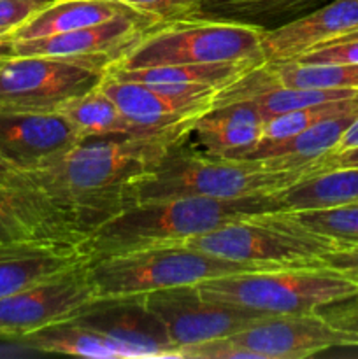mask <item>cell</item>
<instances>
[{"label":"cell","mask_w":358,"mask_h":359,"mask_svg":"<svg viewBox=\"0 0 358 359\" xmlns=\"http://www.w3.org/2000/svg\"><path fill=\"white\" fill-rule=\"evenodd\" d=\"M185 137L81 140L62 156L25 175L88 235L109 217L137 203V186L157 170L168 147Z\"/></svg>","instance_id":"1"},{"label":"cell","mask_w":358,"mask_h":359,"mask_svg":"<svg viewBox=\"0 0 358 359\" xmlns=\"http://www.w3.org/2000/svg\"><path fill=\"white\" fill-rule=\"evenodd\" d=\"M274 210H283L276 193L244 198L146 200L126 207L91 230L79 249L88 259H102L140 249L181 245L234 221Z\"/></svg>","instance_id":"2"},{"label":"cell","mask_w":358,"mask_h":359,"mask_svg":"<svg viewBox=\"0 0 358 359\" xmlns=\"http://www.w3.org/2000/svg\"><path fill=\"white\" fill-rule=\"evenodd\" d=\"M185 139L172 144L157 170L137 186V202L178 196L244 198L274 195L319 172V167L272 168L260 160L199 154L185 147Z\"/></svg>","instance_id":"3"},{"label":"cell","mask_w":358,"mask_h":359,"mask_svg":"<svg viewBox=\"0 0 358 359\" xmlns=\"http://www.w3.org/2000/svg\"><path fill=\"white\" fill-rule=\"evenodd\" d=\"M88 273L98 298L147 294L195 286L214 277L281 269L269 263L234 262L190 245H161L102 259H88Z\"/></svg>","instance_id":"4"},{"label":"cell","mask_w":358,"mask_h":359,"mask_svg":"<svg viewBox=\"0 0 358 359\" xmlns=\"http://www.w3.org/2000/svg\"><path fill=\"white\" fill-rule=\"evenodd\" d=\"M265 28L211 18H188L150 28L109 70H137L188 63L265 62Z\"/></svg>","instance_id":"5"},{"label":"cell","mask_w":358,"mask_h":359,"mask_svg":"<svg viewBox=\"0 0 358 359\" xmlns=\"http://www.w3.org/2000/svg\"><path fill=\"white\" fill-rule=\"evenodd\" d=\"M197 286L207 297L270 316L312 314L358 293L351 280L321 265L232 273Z\"/></svg>","instance_id":"6"},{"label":"cell","mask_w":358,"mask_h":359,"mask_svg":"<svg viewBox=\"0 0 358 359\" xmlns=\"http://www.w3.org/2000/svg\"><path fill=\"white\" fill-rule=\"evenodd\" d=\"M183 245L234 262L279 266H318L323 255L343 248L332 238L304 226L290 210L253 214L190 238Z\"/></svg>","instance_id":"7"},{"label":"cell","mask_w":358,"mask_h":359,"mask_svg":"<svg viewBox=\"0 0 358 359\" xmlns=\"http://www.w3.org/2000/svg\"><path fill=\"white\" fill-rule=\"evenodd\" d=\"M111 56H9L0 65V107L60 112L100 88Z\"/></svg>","instance_id":"8"},{"label":"cell","mask_w":358,"mask_h":359,"mask_svg":"<svg viewBox=\"0 0 358 359\" xmlns=\"http://www.w3.org/2000/svg\"><path fill=\"white\" fill-rule=\"evenodd\" d=\"M86 262L0 298V337L20 340L77 318L93 305L98 297Z\"/></svg>","instance_id":"9"},{"label":"cell","mask_w":358,"mask_h":359,"mask_svg":"<svg viewBox=\"0 0 358 359\" xmlns=\"http://www.w3.org/2000/svg\"><path fill=\"white\" fill-rule=\"evenodd\" d=\"M144 304L164 323L178 354L197 344L235 335L270 316L207 297L197 284L147 293Z\"/></svg>","instance_id":"10"},{"label":"cell","mask_w":358,"mask_h":359,"mask_svg":"<svg viewBox=\"0 0 358 359\" xmlns=\"http://www.w3.org/2000/svg\"><path fill=\"white\" fill-rule=\"evenodd\" d=\"M100 90L111 98L123 116L150 133L188 135L192 125L213 109L220 90L147 84L107 74Z\"/></svg>","instance_id":"11"},{"label":"cell","mask_w":358,"mask_h":359,"mask_svg":"<svg viewBox=\"0 0 358 359\" xmlns=\"http://www.w3.org/2000/svg\"><path fill=\"white\" fill-rule=\"evenodd\" d=\"M86 233L27 175L0 186V245L20 242L79 245Z\"/></svg>","instance_id":"12"},{"label":"cell","mask_w":358,"mask_h":359,"mask_svg":"<svg viewBox=\"0 0 358 359\" xmlns=\"http://www.w3.org/2000/svg\"><path fill=\"white\" fill-rule=\"evenodd\" d=\"M227 339L246 359H304L344 347L339 333L318 312L267 316Z\"/></svg>","instance_id":"13"},{"label":"cell","mask_w":358,"mask_h":359,"mask_svg":"<svg viewBox=\"0 0 358 359\" xmlns=\"http://www.w3.org/2000/svg\"><path fill=\"white\" fill-rule=\"evenodd\" d=\"M81 140L62 112L0 107V156L23 174L44 167Z\"/></svg>","instance_id":"14"},{"label":"cell","mask_w":358,"mask_h":359,"mask_svg":"<svg viewBox=\"0 0 358 359\" xmlns=\"http://www.w3.org/2000/svg\"><path fill=\"white\" fill-rule=\"evenodd\" d=\"M74 319L119 344L128 359L179 358L164 323L144 304V294L98 298Z\"/></svg>","instance_id":"15"},{"label":"cell","mask_w":358,"mask_h":359,"mask_svg":"<svg viewBox=\"0 0 358 359\" xmlns=\"http://www.w3.org/2000/svg\"><path fill=\"white\" fill-rule=\"evenodd\" d=\"M157 25L160 23L140 13L119 14L104 23L79 30L13 41V56H111L116 63L150 28Z\"/></svg>","instance_id":"16"},{"label":"cell","mask_w":358,"mask_h":359,"mask_svg":"<svg viewBox=\"0 0 358 359\" xmlns=\"http://www.w3.org/2000/svg\"><path fill=\"white\" fill-rule=\"evenodd\" d=\"M358 28V0H330L262 34L267 63L293 62L318 46Z\"/></svg>","instance_id":"17"},{"label":"cell","mask_w":358,"mask_h":359,"mask_svg":"<svg viewBox=\"0 0 358 359\" xmlns=\"http://www.w3.org/2000/svg\"><path fill=\"white\" fill-rule=\"evenodd\" d=\"M262 114L251 100H239L207 111L192 125L190 135L207 154L239 158L263 137Z\"/></svg>","instance_id":"18"},{"label":"cell","mask_w":358,"mask_h":359,"mask_svg":"<svg viewBox=\"0 0 358 359\" xmlns=\"http://www.w3.org/2000/svg\"><path fill=\"white\" fill-rule=\"evenodd\" d=\"M358 112L323 119L311 128L281 140L262 139L255 147L239 158L260 160L272 168L319 167L323 156L336 151L344 132L350 128ZM321 172V167H319Z\"/></svg>","instance_id":"19"},{"label":"cell","mask_w":358,"mask_h":359,"mask_svg":"<svg viewBox=\"0 0 358 359\" xmlns=\"http://www.w3.org/2000/svg\"><path fill=\"white\" fill-rule=\"evenodd\" d=\"M79 245L20 242L0 245V298L86 262Z\"/></svg>","instance_id":"20"},{"label":"cell","mask_w":358,"mask_h":359,"mask_svg":"<svg viewBox=\"0 0 358 359\" xmlns=\"http://www.w3.org/2000/svg\"><path fill=\"white\" fill-rule=\"evenodd\" d=\"M139 11L118 2V0H56L51 6L32 16L27 23L11 34L13 41L49 37L79 30L91 25L104 23L119 14H132Z\"/></svg>","instance_id":"21"},{"label":"cell","mask_w":358,"mask_h":359,"mask_svg":"<svg viewBox=\"0 0 358 359\" xmlns=\"http://www.w3.org/2000/svg\"><path fill=\"white\" fill-rule=\"evenodd\" d=\"M262 63L265 62L246 60V62L188 63V65L150 67V69L137 70H109L107 74L147 84H174V86L202 88V90H223L237 83Z\"/></svg>","instance_id":"22"},{"label":"cell","mask_w":358,"mask_h":359,"mask_svg":"<svg viewBox=\"0 0 358 359\" xmlns=\"http://www.w3.org/2000/svg\"><path fill=\"white\" fill-rule=\"evenodd\" d=\"M276 198L291 212L358 203V167L316 172L276 193Z\"/></svg>","instance_id":"23"},{"label":"cell","mask_w":358,"mask_h":359,"mask_svg":"<svg viewBox=\"0 0 358 359\" xmlns=\"http://www.w3.org/2000/svg\"><path fill=\"white\" fill-rule=\"evenodd\" d=\"M60 112L72 123L83 140L111 139V137H185L181 133H150L139 128L121 114L114 102L100 88L72 100Z\"/></svg>","instance_id":"24"},{"label":"cell","mask_w":358,"mask_h":359,"mask_svg":"<svg viewBox=\"0 0 358 359\" xmlns=\"http://www.w3.org/2000/svg\"><path fill=\"white\" fill-rule=\"evenodd\" d=\"M20 340L27 347L41 353L72 354L93 359H128V354L119 344L88 328L77 319L56 323Z\"/></svg>","instance_id":"25"},{"label":"cell","mask_w":358,"mask_h":359,"mask_svg":"<svg viewBox=\"0 0 358 359\" xmlns=\"http://www.w3.org/2000/svg\"><path fill=\"white\" fill-rule=\"evenodd\" d=\"M330 0H207L197 18L256 25L286 23Z\"/></svg>","instance_id":"26"},{"label":"cell","mask_w":358,"mask_h":359,"mask_svg":"<svg viewBox=\"0 0 358 359\" xmlns=\"http://www.w3.org/2000/svg\"><path fill=\"white\" fill-rule=\"evenodd\" d=\"M274 84L284 88H347L358 90V63H267Z\"/></svg>","instance_id":"27"},{"label":"cell","mask_w":358,"mask_h":359,"mask_svg":"<svg viewBox=\"0 0 358 359\" xmlns=\"http://www.w3.org/2000/svg\"><path fill=\"white\" fill-rule=\"evenodd\" d=\"M358 112V97L344 98V100L326 102V104L311 105V107L295 109V111L283 112L279 116H274L263 126V137L267 140H281L288 139L291 135L304 132L311 128L316 123L337 116L353 114Z\"/></svg>","instance_id":"28"},{"label":"cell","mask_w":358,"mask_h":359,"mask_svg":"<svg viewBox=\"0 0 358 359\" xmlns=\"http://www.w3.org/2000/svg\"><path fill=\"white\" fill-rule=\"evenodd\" d=\"M293 216L304 226L332 238L343 248L358 245V203L332 207V209L297 210Z\"/></svg>","instance_id":"29"},{"label":"cell","mask_w":358,"mask_h":359,"mask_svg":"<svg viewBox=\"0 0 358 359\" xmlns=\"http://www.w3.org/2000/svg\"><path fill=\"white\" fill-rule=\"evenodd\" d=\"M132 9L139 11L144 16H150L157 23L197 18L207 0H118Z\"/></svg>","instance_id":"30"},{"label":"cell","mask_w":358,"mask_h":359,"mask_svg":"<svg viewBox=\"0 0 358 359\" xmlns=\"http://www.w3.org/2000/svg\"><path fill=\"white\" fill-rule=\"evenodd\" d=\"M318 314L339 333L344 347H358V293L325 305Z\"/></svg>","instance_id":"31"},{"label":"cell","mask_w":358,"mask_h":359,"mask_svg":"<svg viewBox=\"0 0 358 359\" xmlns=\"http://www.w3.org/2000/svg\"><path fill=\"white\" fill-rule=\"evenodd\" d=\"M56 0H0V35H9Z\"/></svg>","instance_id":"32"},{"label":"cell","mask_w":358,"mask_h":359,"mask_svg":"<svg viewBox=\"0 0 358 359\" xmlns=\"http://www.w3.org/2000/svg\"><path fill=\"white\" fill-rule=\"evenodd\" d=\"M293 62L309 63V65H316V63H358V39L319 46V48L305 53Z\"/></svg>","instance_id":"33"},{"label":"cell","mask_w":358,"mask_h":359,"mask_svg":"<svg viewBox=\"0 0 358 359\" xmlns=\"http://www.w3.org/2000/svg\"><path fill=\"white\" fill-rule=\"evenodd\" d=\"M319 265L333 270L339 276L351 280L354 286H358V245H344V248L332 249L321 256Z\"/></svg>","instance_id":"34"},{"label":"cell","mask_w":358,"mask_h":359,"mask_svg":"<svg viewBox=\"0 0 358 359\" xmlns=\"http://www.w3.org/2000/svg\"><path fill=\"white\" fill-rule=\"evenodd\" d=\"M319 167H321V172L332 170V168L358 167V147L347 151H332L323 156Z\"/></svg>","instance_id":"35"},{"label":"cell","mask_w":358,"mask_h":359,"mask_svg":"<svg viewBox=\"0 0 358 359\" xmlns=\"http://www.w3.org/2000/svg\"><path fill=\"white\" fill-rule=\"evenodd\" d=\"M354 147H358V116L354 118V121L351 123L350 128L344 132L343 139H340V142L337 144L336 151H347V149H354Z\"/></svg>","instance_id":"36"},{"label":"cell","mask_w":358,"mask_h":359,"mask_svg":"<svg viewBox=\"0 0 358 359\" xmlns=\"http://www.w3.org/2000/svg\"><path fill=\"white\" fill-rule=\"evenodd\" d=\"M20 174H21L20 170H16L13 165L7 163V161L0 156V186L13 182Z\"/></svg>","instance_id":"37"},{"label":"cell","mask_w":358,"mask_h":359,"mask_svg":"<svg viewBox=\"0 0 358 359\" xmlns=\"http://www.w3.org/2000/svg\"><path fill=\"white\" fill-rule=\"evenodd\" d=\"M9 56H13V37H11V35H6V37L0 39V65H2Z\"/></svg>","instance_id":"38"},{"label":"cell","mask_w":358,"mask_h":359,"mask_svg":"<svg viewBox=\"0 0 358 359\" xmlns=\"http://www.w3.org/2000/svg\"><path fill=\"white\" fill-rule=\"evenodd\" d=\"M353 39H358V28L346 32V34L339 35V37H336V39H332V41L325 42V44H332V42H343V41H353ZM325 44H321V46H325ZM318 48H319V46H318Z\"/></svg>","instance_id":"39"},{"label":"cell","mask_w":358,"mask_h":359,"mask_svg":"<svg viewBox=\"0 0 358 359\" xmlns=\"http://www.w3.org/2000/svg\"><path fill=\"white\" fill-rule=\"evenodd\" d=\"M11 35V34H9ZM2 37H6V35H0V39H2Z\"/></svg>","instance_id":"40"}]
</instances>
